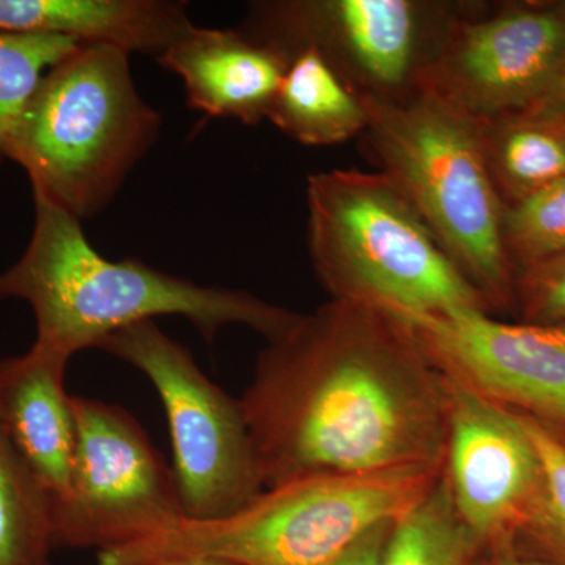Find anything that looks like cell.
I'll return each mask as SVG.
<instances>
[{
	"mask_svg": "<svg viewBox=\"0 0 565 565\" xmlns=\"http://www.w3.org/2000/svg\"><path fill=\"white\" fill-rule=\"evenodd\" d=\"M471 3L437 0H266L243 31L291 58L315 47L362 98L394 102L422 88Z\"/></svg>",
	"mask_w": 565,
	"mask_h": 565,
	"instance_id": "obj_8",
	"label": "cell"
},
{
	"mask_svg": "<svg viewBox=\"0 0 565 565\" xmlns=\"http://www.w3.org/2000/svg\"><path fill=\"white\" fill-rule=\"evenodd\" d=\"M96 349L147 375L161 397L185 519H222L263 492L243 401L210 381L185 345L145 321L110 334Z\"/></svg>",
	"mask_w": 565,
	"mask_h": 565,
	"instance_id": "obj_7",
	"label": "cell"
},
{
	"mask_svg": "<svg viewBox=\"0 0 565 565\" xmlns=\"http://www.w3.org/2000/svg\"><path fill=\"white\" fill-rule=\"evenodd\" d=\"M481 550L440 476L429 493L394 520L379 565H476Z\"/></svg>",
	"mask_w": 565,
	"mask_h": 565,
	"instance_id": "obj_19",
	"label": "cell"
},
{
	"mask_svg": "<svg viewBox=\"0 0 565 565\" xmlns=\"http://www.w3.org/2000/svg\"><path fill=\"white\" fill-rule=\"evenodd\" d=\"M308 248L332 300L385 311H489L418 212L385 173L308 178Z\"/></svg>",
	"mask_w": 565,
	"mask_h": 565,
	"instance_id": "obj_6",
	"label": "cell"
},
{
	"mask_svg": "<svg viewBox=\"0 0 565 565\" xmlns=\"http://www.w3.org/2000/svg\"><path fill=\"white\" fill-rule=\"evenodd\" d=\"M264 489L311 475L444 470L445 374L403 322L370 305L299 315L243 396Z\"/></svg>",
	"mask_w": 565,
	"mask_h": 565,
	"instance_id": "obj_1",
	"label": "cell"
},
{
	"mask_svg": "<svg viewBox=\"0 0 565 565\" xmlns=\"http://www.w3.org/2000/svg\"><path fill=\"white\" fill-rule=\"evenodd\" d=\"M390 526H392V523L377 527L373 533L367 534L359 544L353 546L343 559L338 561L334 565H379Z\"/></svg>",
	"mask_w": 565,
	"mask_h": 565,
	"instance_id": "obj_24",
	"label": "cell"
},
{
	"mask_svg": "<svg viewBox=\"0 0 565 565\" xmlns=\"http://www.w3.org/2000/svg\"><path fill=\"white\" fill-rule=\"evenodd\" d=\"M440 468L311 475L264 489L239 511L98 553L99 565L207 559L232 565H334L393 523L440 479Z\"/></svg>",
	"mask_w": 565,
	"mask_h": 565,
	"instance_id": "obj_3",
	"label": "cell"
},
{
	"mask_svg": "<svg viewBox=\"0 0 565 565\" xmlns=\"http://www.w3.org/2000/svg\"><path fill=\"white\" fill-rule=\"evenodd\" d=\"M386 313L411 330L448 377L556 433L565 430V326L505 323L479 308Z\"/></svg>",
	"mask_w": 565,
	"mask_h": 565,
	"instance_id": "obj_11",
	"label": "cell"
},
{
	"mask_svg": "<svg viewBox=\"0 0 565 565\" xmlns=\"http://www.w3.org/2000/svg\"><path fill=\"white\" fill-rule=\"evenodd\" d=\"M76 448L68 492L52 503L55 550L136 544L185 519L172 468L120 405L73 396Z\"/></svg>",
	"mask_w": 565,
	"mask_h": 565,
	"instance_id": "obj_9",
	"label": "cell"
},
{
	"mask_svg": "<svg viewBox=\"0 0 565 565\" xmlns=\"http://www.w3.org/2000/svg\"><path fill=\"white\" fill-rule=\"evenodd\" d=\"M65 36L0 31V166L14 128L44 74L76 50Z\"/></svg>",
	"mask_w": 565,
	"mask_h": 565,
	"instance_id": "obj_21",
	"label": "cell"
},
{
	"mask_svg": "<svg viewBox=\"0 0 565 565\" xmlns=\"http://www.w3.org/2000/svg\"><path fill=\"white\" fill-rule=\"evenodd\" d=\"M364 129L381 172L411 202L487 307L511 297L503 202L486 161L481 125L429 88L394 102L363 98Z\"/></svg>",
	"mask_w": 565,
	"mask_h": 565,
	"instance_id": "obj_5",
	"label": "cell"
},
{
	"mask_svg": "<svg viewBox=\"0 0 565 565\" xmlns=\"http://www.w3.org/2000/svg\"><path fill=\"white\" fill-rule=\"evenodd\" d=\"M148 565H232L225 563H217V561L207 559H177L163 561V563L148 564Z\"/></svg>",
	"mask_w": 565,
	"mask_h": 565,
	"instance_id": "obj_27",
	"label": "cell"
},
{
	"mask_svg": "<svg viewBox=\"0 0 565 565\" xmlns=\"http://www.w3.org/2000/svg\"><path fill=\"white\" fill-rule=\"evenodd\" d=\"M522 419L533 438L541 475L522 522L504 546L530 559L565 565V440L539 419L527 415Z\"/></svg>",
	"mask_w": 565,
	"mask_h": 565,
	"instance_id": "obj_20",
	"label": "cell"
},
{
	"mask_svg": "<svg viewBox=\"0 0 565 565\" xmlns=\"http://www.w3.org/2000/svg\"><path fill=\"white\" fill-rule=\"evenodd\" d=\"M52 501L0 422V565H52Z\"/></svg>",
	"mask_w": 565,
	"mask_h": 565,
	"instance_id": "obj_18",
	"label": "cell"
},
{
	"mask_svg": "<svg viewBox=\"0 0 565 565\" xmlns=\"http://www.w3.org/2000/svg\"><path fill=\"white\" fill-rule=\"evenodd\" d=\"M520 292L531 321L565 326V255L526 267Z\"/></svg>",
	"mask_w": 565,
	"mask_h": 565,
	"instance_id": "obj_23",
	"label": "cell"
},
{
	"mask_svg": "<svg viewBox=\"0 0 565 565\" xmlns=\"http://www.w3.org/2000/svg\"><path fill=\"white\" fill-rule=\"evenodd\" d=\"M523 114L541 115V117L557 118L565 121V58L561 65L552 88L533 109Z\"/></svg>",
	"mask_w": 565,
	"mask_h": 565,
	"instance_id": "obj_25",
	"label": "cell"
},
{
	"mask_svg": "<svg viewBox=\"0 0 565 565\" xmlns=\"http://www.w3.org/2000/svg\"><path fill=\"white\" fill-rule=\"evenodd\" d=\"M446 377L444 478L482 550L511 541L537 489L541 465L522 415Z\"/></svg>",
	"mask_w": 565,
	"mask_h": 565,
	"instance_id": "obj_12",
	"label": "cell"
},
{
	"mask_svg": "<svg viewBox=\"0 0 565 565\" xmlns=\"http://www.w3.org/2000/svg\"><path fill=\"white\" fill-rule=\"evenodd\" d=\"M156 62L180 77L191 109L247 126L267 118L289 66L282 52L241 29L196 25Z\"/></svg>",
	"mask_w": 565,
	"mask_h": 565,
	"instance_id": "obj_13",
	"label": "cell"
},
{
	"mask_svg": "<svg viewBox=\"0 0 565 565\" xmlns=\"http://www.w3.org/2000/svg\"><path fill=\"white\" fill-rule=\"evenodd\" d=\"M32 196L31 241L0 273V300L29 305L35 343L73 356L158 316L188 319L207 343L226 326L248 327L273 341L299 316L250 292L162 273L139 258L111 262L88 243L79 218Z\"/></svg>",
	"mask_w": 565,
	"mask_h": 565,
	"instance_id": "obj_2",
	"label": "cell"
},
{
	"mask_svg": "<svg viewBox=\"0 0 565 565\" xmlns=\"http://www.w3.org/2000/svg\"><path fill=\"white\" fill-rule=\"evenodd\" d=\"M267 120L307 147H330L363 134L370 118L362 96L307 47L289 58Z\"/></svg>",
	"mask_w": 565,
	"mask_h": 565,
	"instance_id": "obj_16",
	"label": "cell"
},
{
	"mask_svg": "<svg viewBox=\"0 0 565 565\" xmlns=\"http://www.w3.org/2000/svg\"><path fill=\"white\" fill-rule=\"evenodd\" d=\"M503 243L512 267L565 255V178L503 206Z\"/></svg>",
	"mask_w": 565,
	"mask_h": 565,
	"instance_id": "obj_22",
	"label": "cell"
},
{
	"mask_svg": "<svg viewBox=\"0 0 565 565\" xmlns=\"http://www.w3.org/2000/svg\"><path fill=\"white\" fill-rule=\"evenodd\" d=\"M195 28L181 0H0V31L65 36L158 61Z\"/></svg>",
	"mask_w": 565,
	"mask_h": 565,
	"instance_id": "obj_15",
	"label": "cell"
},
{
	"mask_svg": "<svg viewBox=\"0 0 565 565\" xmlns=\"http://www.w3.org/2000/svg\"><path fill=\"white\" fill-rule=\"evenodd\" d=\"M479 125L490 177L503 204L565 178L564 120L516 114Z\"/></svg>",
	"mask_w": 565,
	"mask_h": 565,
	"instance_id": "obj_17",
	"label": "cell"
},
{
	"mask_svg": "<svg viewBox=\"0 0 565 565\" xmlns=\"http://www.w3.org/2000/svg\"><path fill=\"white\" fill-rule=\"evenodd\" d=\"M70 360L35 341L0 360V422L52 503L68 492L76 448L73 396L65 388Z\"/></svg>",
	"mask_w": 565,
	"mask_h": 565,
	"instance_id": "obj_14",
	"label": "cell"
},
{
	"mask_svg": "<svg viewBox=\"0 0 565 565\" xmlns=\"http://www.w3.org/2000/svg\"><path fill=\"white\" fill-rule=\"evenodd\" d=\"M162 122L137 90L128 52L79 44L44 74L7 161L28 173L32 195L84 222L114 202Z\"/></svg>",
	"mask_w": 565,
	"mask_h": 565,
	"instance_id": "obj_4",
	"label": "cell"
},
{
	"mask_svg": "<svg viewBox=\"0 0 565 565\" xmlns=\"http://www.w3.org/2000/svg\"><path fill=\"white\" fill-rule=\"evenodd\" d=\"M564 58L565 6L484 13L471 3L446 36L422 87L475 120H492L537 106Z\"/></svg>",
	"mask_w": 565,
	"mask_h": 565,
	"instance_id": "obj_10",
	"label": "cell"
},
{
	"mask_svg": "<svg viewBox=\"0 0 565 565\" xmlns=\"http://www.w3.org/2000/svg\"><path fill=\"white\" fill-rule=\"evenodd\" d=\"M476 565H550L530 557L516 555L508 546L500 548L481 550Z\"/></svg>",
	"mask_w": 565,
	"mask_h": 565,
	"instance_id": "obj_26",
	"label": "cell"
}]
</instances>
